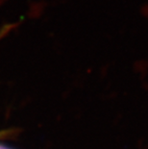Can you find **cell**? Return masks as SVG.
<instances>
[{"instance_id": "obj_1", "label": "cell", "mask_w": 148, "mask_h": 149, "mask_svg": "<svg viewBox=\"0 0 148 149\" xmlns=\"http://www.w3.org/2000/svg\"><path fill=\"white\" fill-rule=\"evenodd\" d=\"M0 149H12V148H9L7 146H4V145H1L0 144Z\"/></svg>"}]
</instances>
